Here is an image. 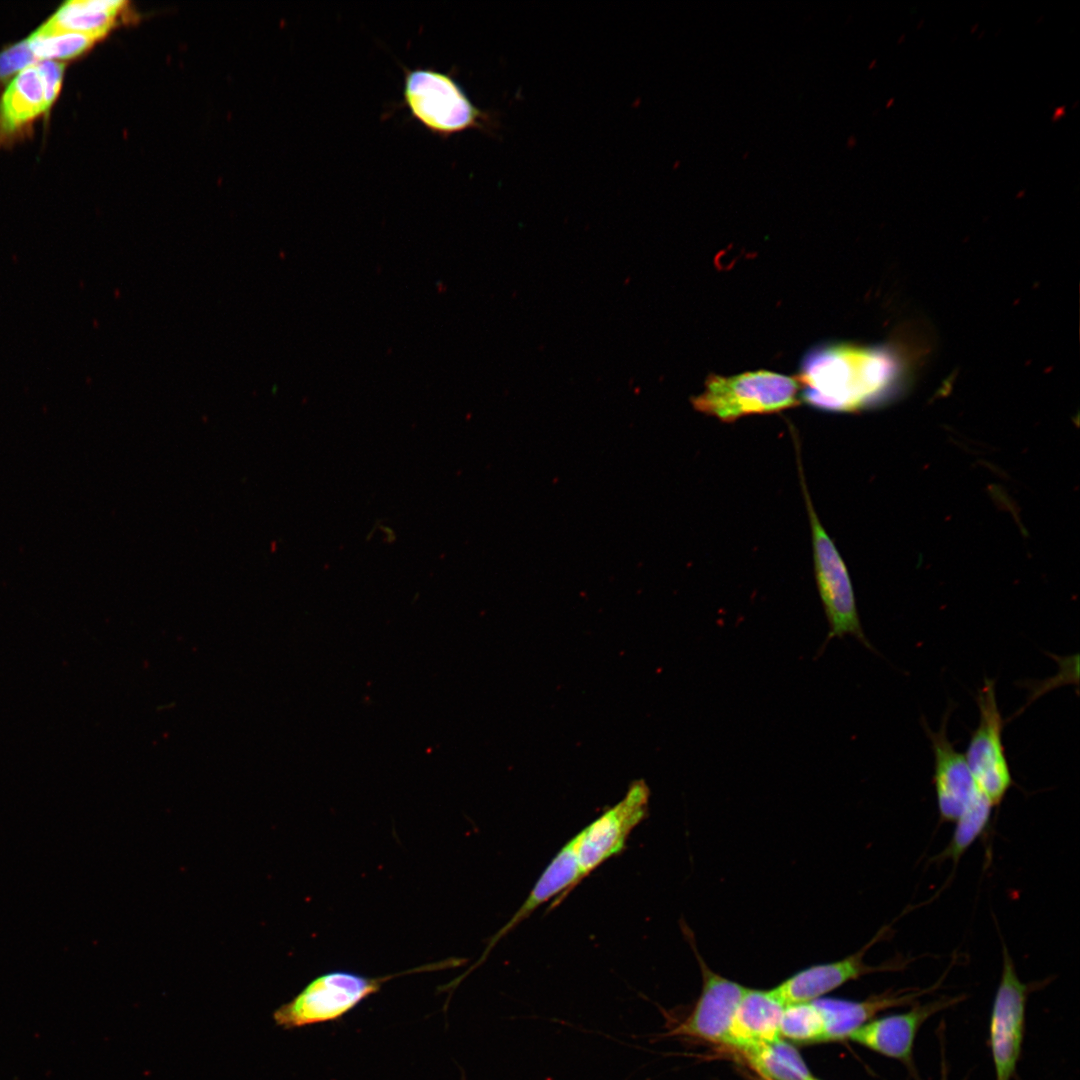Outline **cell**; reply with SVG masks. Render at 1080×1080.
I'll return each instance as SVG.
<instances>
[{"label": "cell", "instance_id": "7", "mask_svg": "<svg viewBox=\"0 0 1080 1080\" xmlns=\"http://www.w3.org/2000/svg\"><path fill=\"white\" fill-rule=\"evenodd\" d=\"M649 796L645 781H634L617 804L570 839L583 879L625 849L630 833L647 816Z\"/></svg>", "mask_w": 1080, "mask_h": 1080}, {"label": "cell", "instance_id": "5", "mask_svg": "<svg viewBox=\"0 0 1080 1080\" xmlns=\"http://www.w3.org/2000/svg\"><path fill=\"white\" fill-rule=\"evenodd\" d=\"M393 976L366 977L333 971L310 982L295 998L273 1014L276 1025L292 1029L341 1018L362 1000L376 993Z\"/></svg>", "mask_w": 1080, "mask_h": 1080}, {"label": "cell", "instance_id": "10", "mask_svg": "<svg viewBox=\"0 0 1080 1080\" xmlns=\"http://www.w3.org/2000/svg\"><path fill=\"white\" fill-rule=\"evenodd\" d=\"M889 930L888 926L883 927L860 950L844 959L814 965L799 971L771 992L784 1006L811 1002L846 982L866 974L903 969L911 959L897 958L877 966L868 965L864 961L867 951L883 940Z\"/></svg>", "mask_w": 1080, "mask_h": 1080}, {"label": "cell", "instance_id": "26", "mask_svg": "<svg viewBox=\"0 0 1080 1080\" xmlns=\"http://www.w3.org/2000/svg\"><path fill=\"white\" fill-rule=\"evenodd\" d=\"M942 1080H946V1079L944 1078V1079H942Z\"/></svg>", "mask_w": 1080, "mask_h": 1080}, {"label": "cell", "instance_id": "15", "mask_svg": "<svg viewBox=\"0 0 1080 1080\" xmlns=\"http://www.w3.org/2000/svg\"><path fill=\"white\" fill-rule=\"evenodd\" d=\"M784 1007L771 990L748 989L735 1012L726 1044L744 1052L781 1039Z\"/></svg>", "mask_w": 1080, "mask_h": 1080}, {"label": "cell", "instance_id": "11", "mask_svg": "<svg viewBox=\"0 0 1080 1080\" xmlns=\"http://www.w3.org/2000/svg\"><path fill=\"white\" fill-rule=\"evenodd\" d=\"M946 712L938 731H933L925 720L923 727L930 739L934 755L933 784L935 787L940 819L956 822L979 792L964 754L958 752L947 735Z\"/></svg>", "mask_w": 1080, "mask_h": 1080}, {"label": "cell", "instance_id": "24", "mask_svg": "<svg viewBox=\"0 0 1080 1080\" xmlns=\"http://www.w3.org/2000/svg\"><path fill=\"white\" fill-rule=\"evenodd\" d=\"M760 1077H761L760 1080H770L769 1078H766V1077L761 1076V1075H760Z\"/></svg>", "mask_w": 1080, "mask_h": 1080}, {"label": "cell", "instance_id": "19", "mask_svg": "<svg viewBox=\"0 0 1080 1080\" xmlns=\"http://www.w3.org/2000/svg\"><path fill=\"white\" fill-rule=\"evenodd\" d=\"M993 808L991 802L979 790L971 804L955 822L952 838L938 858L951 859L954 864H957L965 851L984 832Z\"/></svg>", "mask_w": 1080, "mask_h": 1080}, {"label": "cell", "instance_id": "6", "mask_svg": "<svg viewBox=\"0 0 1080 1080\" xmlns=\"http://www.w3.org/2000/svg\"><path fill=\"white\" fill-rule=\"evenodd\" d=\"M976 702L979 723L964 756L976 786L993 807H998L1013 785V779L1002 741L1004 720L993 679L985 678L977 691Z\"/></svg>", "mask_w": 1080, "mask_h": 1080}, {"label": "cell", "instance_id": "1", "mask_svg": "<svg viewBox=\"0 0 1080 1080\" xmlns=\"http://www.w3.org/2000/svg\"><path fill=\"white\" fill-rule=\"evenodd\" d=\"M908 376L904 359L892 347L835 344L809 353L798 381L811 406L850 412L894 396Z\"/></svg>", "mask_w": 1080, "mask_h": 1080}, {"label": "cell", "instance_id": "8", "mask_svg": "<svg viewBox=\"0 0 1080 1080\" xmlns=\"http://www.w3.org/2000/svg\"><path fill=\"white\" fill-rule=\"evenodd\" d=\"M1029 989L1016 972L1013 959L1003 944L1002 972L996 990L990 1022V1043L996 1080H1010L1019 1059Z\"/></svg>", "mask_w": 1080, "mask_h": 1080}, {"label": "cell", "instance_id": "14", "mask_svg": "<svg viewBox=\"0 0 1080 1080\" xmlns=\"http://www.w3.org/2000/svg\"><path fill=\"white\" fill-rule=\"evenodd\" d=\"M582 880L576 852L572 842L569 840L543 871L521 907L494 935L488 944L485 955L500 939L528 918L534 910L553 898H555V901L551 908L558 905Z\"/></svg>", "mask_w": 1080, "mask_h": 1080}, {"label": "cell", "instance_id": "20", "mask_svg": "<svg viewBox=\"0 0 1080 1080\" xmlns=\"http://www.w3.org/2000/svg\"><path fill=\"white\" fill-rule=\"evenodd\" d=\"M101 38L72 31H42L39 28L27 39L37 59L71 58L88 50Z\"/></svg>", "mask_w": 1080, "mask_h": 1080}, {"label": "cell", "instance_id": "17", "mask_svg": "<svg viewBox=\"0 0 1080 1080\" xmlns=\"http://www.w3.org/2000/svg\"><path fill=\"white\" fill-rule=\"evenodd\" d=\"M127 3L121 0L69 1L41 27L42 31H72L103 38Z\"/></svg>", "mask_w": 1080, "mask_h": 1080}, {"label": "cell", "instance_id": "2", "mask_svg": "<svg viewBox=\"0 0 1080 1080\" xmlns=\"http://www.w3.org/2000/svg\"><path fill=\"white\" fill-rule=\"evenodd\" d=\"M402 92L414 119L441 137L468 129L490 132L496 127L495 117L477 108L449 73L431 68L409 69Z\"/></svg>", "mask_w": 1080, "mask_h": 1080}, {"label": "cell", "instance_id": "23", "mask_svg": "<svg viewBox=\"0 0 1080 1080\" xmlns=\"http://www.w3.org/2000/svg\"><path fill=\"white\" fill-rule=\"evenodd\" d=\"M36 65L43 82L46 103L50 108L61 86L64 65L53 60H44Z\"/></svg>", "mask_w": 1080, "mask_h": 1080}, {"label": "cell", "instance_id": "21", "mask_svg": "<svg viewBox=\"0 0 1080 1080\" xmlns=\"http://www.w3.org/2000/svg\"><path fill=\"white\" fill-rule=\"evenodd\" d=\"M780 1033L795 1041H823L822 1015L812 1002L785 1005Z\"/></svg>", "mask_w": 1080, "mask_h": 1080}, {"label": "cell", "instance_id": "22", "mask_svg": "<svg viewBox=\"0 0 1080 1080\" xmlns=\"http://www.w3.org/2000/svg\"><path fill=\"white\" fill-rule=\"evenodd\" d=\"M36 60L37 58L31 51L27 39L14 44L0 52V79L23 70L27 66L34 64Z\"/></svg>", "mask_w": 1080, "mask_h": 1080}, {"label": "cell", "instance_id": "18", "mask_svg": "<svg viewBox=\"0 0 1080 1080\" xmlns=\"http://www.w3.org/2000/svg\"><path fill=\"white\" fill-rule=\"evenodd\" d=\"M761 1076L770 1080H810L799 1053L781 1039L742 1052Z\"/></svg>", "mask_w": 1080, "mask_h": 1080}, {"label": "cell", "instance_id": "16", "mask_svg": "<svg viewBox=\"0 0 1080 1080\" xmlns=\"http://www.w3.org/2000/svg\"><path fill=\"white\" fill-rule=\"evenodd\" d=\"M43 82L36 63L19 71L0 100V131L13 133L46 112Z\"/></svg>", "mask_w": 1080, "mask_h": 1080}, {"label": "cell", "instance_id": "25", "mask_svg": "<svg viewBox=\"0 0 1080 1080\" xmlns=\"http://www.w3.org/2000/svg\"><path fill=\"white\" fill-rule=\"evenodd\" d=\"M810 1080H815V1079H813V1078H812V1079H810Z\"/></svg>", "mask_w": 1080, "mask_h": 1080}, {"label": "cell", "instance_id": "12", "mask_svg": "<svg viewBox=\"0 0 1080 1080\" xmlns=\"http://www.w3.org/2000/svg\"><path fill=\"white\" fill-rule=\"evenodd\" d=\"M961 999V996L943 997L914 1006L903 1013L876 1019L859 1027L849 1038L864 1047L910 1066L914 1039L921 1025L932 1015L958 1003Z\"/></svg>", "mask_w": 1080, "mask_h": 1080}, {"label": "cell", "instance_id": "3", "mask_svg": "<svg viewBox=\"0 0 1080 1080\" xmlns=\"http://www.w3.org/2000/svg\"><path fill=\"white\" fill-rule=\"evenodd\" d=\"M798 379L770 371L731 377L711 375L704 391L692 399L694 408L723 422L751 414L779 412L799 404Z\"/></svg>", "mask_w": 1080, "mask_h": 1080}, {"label": "cell", "instance_id": "13", "mask_svg": "<svg viewBox=\"0 0 1080 1080\" xmlns=\"http://www.w3.org/2000/svg\"><path fill=\"white\" fill-rule=\"evenodd\" d=\"M935 988L937 985L925 989L888 990L864 1001L815 999L811 1002L820 1011L824 1021L823 1041L840 1040L849 1037L879 1012L892 1007L914 1004L918 998Z\"/></svg>", "mask_w": 1080, "mask_h": 1080}, {"label": "cell", "instance_id": "9", "mask_svg": "<svg viewBox=\"0 0 1080 1080\" xmlns=\"http://www.w3.org/2000/svg\"><path fill=\"white\" fill-rule=\"evenodd\" d=\"M683 931L699 963L703 985L693 1011L669 1034L726 1044L733 1017L748 988L712 971L699 954L693 933L686 926Z\"/></svg>", "mask_w": 1080, "mask_h": 1080}, {"label": "cell", "instance_id": "4", "mask_svg": "<svg viewBox=\"0 0 1080 1080\" xmlns=\"http://www.w3.org/2000/svg\"><path fill=\"white\" fill-rule=\"evenodd\" d=\"M799 472L811 527L816 582L829 624L827 641L851 635L873 649L861 626L847 568L815 512L802 470Z\"/></svg>", "mask_w": 1080, "mask_h": 1080}]
</instances>
